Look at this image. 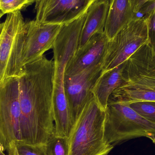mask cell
I'll use <instances>...</instances> for the list:
<instances>
[{
  "mask_svg": "<svg viewBox=\"0 0 155 155\" xmlns=\"http://www.w3.org/2000/svg\"><path fill=\"white\" fill-rule=\"evenodd\" d=\"M106 111L94 96L81 111L69 137V155H108L114 148L104 140Z\"/></svg>",
  "mask_w": 155,
  "mask_h": 155,
  "instance_id": "3",
  "label": "cell"
},
{
  "mask_svg": "<svg viewBox=\"0 0 155 155\" xmlns=\"http://www.w3.org/2000/svg\"><path fill=\"white\" fill-rule=\"evenodd\" d=\"M150 1L151 0H132V5L135 13L136 15L138 13L143 5Z\"/></svg>",
  "mask_w": 155,
  "mask_h": 155,
  "instance_id": "22",
  "label": "cell"
},
{
  "mask_svg": "<svg viewBox=\"0 0 155 155\" xmlns=\"http://www.w3.org/2000/svg\"><path fill=\"white\" fill-rule=\"evenodd\" d=\"M102 71L100 63L75 75H64L65 96L76 123L83 107L94 96L93 87Z\"/></svg>",
  "mask_w": 155,
  "mask_h": 155,
  "instance_id": "9",
  "label": "cell"
},
{
  "mask_svg": "<svg viewBox=\"0 0 155 155\" xmlns=\"http://www.w3.org/2000/svg\"><path fill=\"white\" fill-rule=\"evenodd\" d=\"M92 0H35V20L64 25L84 13Z\"/></svg>",
  "mask_w": 155,
  "mask_h": 155,
  "instance_id": "10",
  "label": "cell"
},
{
  "mask_svg": "<svg viewBox=\"0 0 155 155\" xmlns=\"http://www.w3.org/2000/svg\"><path fill=\"white\" fill-rule=\"evenodd\" d=\"M4 15V13L0 9V20H1V18H2ZM2 23H0V32H1V29H2Z\"/></svg>",
  "mask_w": 155,
  "mask_h": 155,
  "instance_id": "23",
  "label": "cell"
},
{
  "mask_svg": "<svg viewBox=\"0 0 155 155\" xmlns=\"http://www.w3.org/2000/svg\"><path fill=\"white\" fill-rule=\"evenodd\" d=\"M92 1H94V0H92Z\"/></svg>",
  "mask_w": 155,
  "mask_h": 155,
  "instance_id": "27",
  "label": "cell"
},
{
  "mask_svg": "<svg viewBox=\"0 0 155 155\" xmlns=\"http://www.w3.org/2000/svg\"><path fill=\"white\" fill-rule=\"evenodd\" d=\"M14 153L17 155H47L45 145H30L16 143L7 154Z\"/></svg>",
  "mask_w": 155,
  "mask_h": 155,
  "instance_id": "18",
  "label": "cell"
},
{
  "mask_svg": "<svg viewBox=\"0 0 155 155\" xmlns=\"http://www.w3.org/2000/svg\"><path fill=\"white\" fill-rule=\"evenodd\" d=\"M26 34L21 56V64L31 63L53 48L63 25L47 24L32 20L26 22Z\"/></svg>",
  "mask_w": 155,
  "mask_h": 155,
  "instance_id": "8",
  "label": "cell"
},
{
  "mask_svg": "<svg viewBox=\"0 0 155 155\" xmlns=\"http://www.w3.org/2000/svg\"><path fill=\"white\" fill-rule=\"evenodd\" d=\"M155 10V0H151L145 4L138 13L141 14L142 16H147Z\"/></svg>",
  "mask_w": 155,
  "mask_h": 155,
  "instance_id": "21",
  "label": "cell"
},
{
  "mask_svg": "<svg viewBox=\"0 0 155 155\" xmlns=\"http://www.w3.org/2000/svg\"><path fill=\"white\" fill-rule=\"evenodd\" d=\"M54 61L44 55L23 66L19 77V143L45 145L54 135Z\"/></svg>",
  "mask_w": 155,
  "mask_h": 155,
  "instance_id": "1",
  "label": "cell"
},
{
  "mask_svg": "<svg viewBox=\"0 0 155 155\" xmlns=\"http://www.w3.org/2000/svg\"><path fill=\"white\" fill-rule=\"evenodd\" d=\"M26 34V22L21 11L7 14L0 32V82L21 74V56Z\"/></svg>",
  "mask_w": 155,
  "mask_h": 155,
  "instance_id": "5",
  "label": "cell"
},
{
  "mask_svg": "<svg viewBox=\"0 0 155 155\" xmlns=\"http://www.w3.org/2000/svg\"><path fill=\"white\" fill-rule=\"evenodd\" d=\"M124 64L123 63L111 71L102 73L93 87L92 92L94 97L104 111L107 108L112 93L123 82Z\"/></svg>",
  "mask_w": 155,
  "mask_h": 155,
  "instance_id": "15",
  "label": "cell"
},
{
  "mask_svg": "<svg viewBox=\"0 0 155 155\" xmlns=\"http://www.w3.org/2000/svg\"><path fill=\"white\" fill-rule=\"evenodd\" d=\"M148 41L147 17L136 16L109 40L102 61V73L123 64Z\"/></svg>",
  "mask_w": 155,
  "mask_h": 155,
  "instance_id": "6",
  "label": "cell"
},
{
  "mask_svg": "<svg viewBox=\"0 0 155 155\" xmlns=\"http://www.w3.org/2000/svg\"><path fill=\"white\" fill-rule=\"evenodd\" d=\"M128 105L142 117L155 124V102H135Z\"/></svg>",
  "mask_w": 155,
  "mask_h": 155,
  "instance_id": "17",
  "label": "cell"
},
{
  "mask_svg": "<svg viewBox=\"0 0 155 155\" xmlns=\"http://www.w3.org/2000/svg\"><path fill=\"white\" fill-rule=\"evenodd\" d=\"M0 155H7L5 154L4 153H3V152H2V151H1V150H0Z\"/></svg>",
  "mask_w": 155,
  "mask_h": 155,
  "instance_id": "26",
  "label": "cell"
},
{
  "mask_svg": "<svg viewBox=\"0 0 155 155\" xmlns=\"http://www.w3.org/2000/svg\"><path fill=\"white\" fill-rule=\"evenodd\" d=\"M110 0H94L87 11L78 49L83 47L96 34L104 32Z\"/></svg>",
  "mask_w": 155,
  "mask_h": 155,
  "instance_id": "13",
  "label": "cell"
},
{
  "mask_svg": "<svg viewBox=\"0 0 155 155\" xmlns=\"http://www.w3.org/2000/svg\"><path fill=\"white\" fill-rule=\"evenodd\" d=\"M87 11L81 16L63 25L53 46L54 74L64 75L65 67L76 53Z\"/></svg>",
  "mask_w": 155,
  "mask_h": 155,
  "instance_id": "11",
  "label": "cell"
},
{
  "mask_svg": "<svg viewBox=\"0 0 155 155\" xmlns=\"http://www.w3.org/2000/svg\"><path fill=\"white\" fill-rule=\"evenodd\" d=\"M35 0H0V9L4 14L21 11L35 2Z\"/></svg>",
  "mask_w": 155,
  "mask_h": 155,
  "instance_id": "19",
  "label": "cell"
},
{
  "mask_svg": "<svg viewBox=\"0 0 155 155\" xmlns=\"http://www.w3.org/2000/svg\"><path fill=\"white\" fill-rule=\"evenodd\" d=\"M155 136V124L134 111L127 104L108 100L106 110L104 137L115 146L140 137L152 139Z\"/></svg>",
  "mask_w": 155,
  "mask_h": 155,
  "instance_id": "4",
  "label": "cell"
},
{
  "mask_svg": "<svg viewBox=\"0 0 155 155\" xmlns=\"http://www.w3.org/2000/svg\"><path fill=\"white\" fill-rule=\"evenodd\" d=\"M123 78L109 100L127 104L155 102V57L148 42L124 63Z\"/></svg>",
  "mask_w": 155,
  "mask_h": 155,
  "instance_id": "2",
  "label": "cell"
},
{
  "mask_svg": "<svg viewBox=\"0 0 155 155\" xmlns=\"http://www.w3.org/2000/svg\"><path fill=\"white\" fill-rule=\"evenodd\" d=\"M151 140L153 141V142L155 144V136L154 137H153L152 139H151Z\"/></svg>",
  "mask_w": 155,
  "mask_h": 155,
  "instance_id": "24",
  "label": "cell"
},
{
  "mask_svg": "<svg viewBox=\"0 0 155 155\" xmlns=\"http://www.w3.org/2000/svg\"><path fill=\"white\" fill-rule=\"evenodd\" d=\"M47 155H69V139L66 137L54 135L45 145Z\"/></svg>",
  "mask_w": 155,
  "mask_h": 155,
  "instance_id": "16",
  "label": "cell"
},
{
  "mask_svg": "<svg viewBox=\"0 0 155 155\" xmlns=\"http://www.w3.org/2000/svg\"><path fill=\"white\" fill-rule=\"evenodd\" d=\"M7 155H16L15 153H9L7 154Z\"/></svg>",
  "mask_w": 155,
  "mask_h": 155,
  "instance_id": "25",
  "label": "cell"
},
{
  "mask_svg": "<svg viewBox=\"0 0 155 155\" xmlns=\"http://www.w3.org/2000/svg\"><path fill=\"white\" fill-rule=\"evenodd\" d=\"M109 41L104 32L93 35L83 47L78 49L65 67L64 75H75L102 63Z\"/></svg>",
  "mask_w": 155,
  "mask_h": 155,
  "instance_id": "12",
  "label": "cell"
},
{
  "mask_svg": "<svg viewBox=\"0 0 155 155\" xmlns=\"http://www.w3.org/2000/svg\"><path fill=\"white\" fill-rule=\"evenodd\" d=\"M148 19V41L155 57V10L147 15Z\"/></svg>",
  "mask_w": 155,
  "mask_h": 155,
  "instance_id": "20",
  "label": "cell"
},
{
  "mask_svg": "<svg viewBox=\"0 0 155 155\" xmlns=\"http://www.w3.org/2000/svg\"><path fill=\"white\" fill-rule=\"evenodd\" d=\"M19 77L0 82V150L8 152L20 136Z\"/></svg>",
  "mask_w": 155,
  "mask_h": 155,
  "instance_id": "7",
  "label": "cell"
},
{
  "mask_svg": "<svg viewBox=\"0 0 155 155\" xmlns=\"http://www.w3.org/2000/svg\"><path fill=\"white\" fill-rule=\"evenodd\" d=\"M136 16L132 0H110L104 33L109 40Z\"/></svg>",
  "mask_w": 155,
  "mask_h": 155,
  "instance_id": "14",
  "label": "cell"
}]
</instances>
